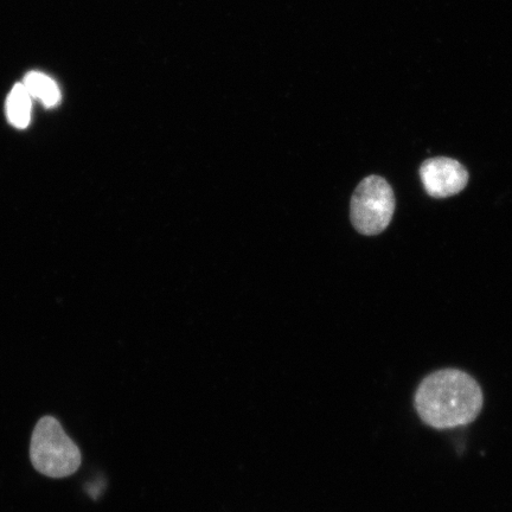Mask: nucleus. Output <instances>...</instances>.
Instances as JSON below:
<instances>
[{"label": "nucleus", "instance_id": "obj_1", "mask_svg": "<svg viewBox=\"0 0 512 512\" xmlns=\"http://www.w3.org/2000/svg\"><path fill=\"white\" fill-rule=\"evenodd\" d=\"M482 388L459 369H443L428 375L414 395V407L424 424L450 430L472 424L482 412Z\"/></svg>", "mask_w": 512, "mask_h": 512}, {"label": "nucleus", "instance_id": "obj_6", "mask_svg": "<svg viewBox=\"0 0 512 512\" xmlns=\"http://www.w3.org/2000/svg\"><path fill=\"white\" fill-rule=\"evenodd\" d=\"M23 85L31 96L40 99L47 107H53L60 102V89L47 75L37 72L29 73Z\"/></svg>", "mask_w": 512, "mask_h": 512}, {"label": "nucleus", "instance_id": "obj_2", "mask_svg": "<svg viewBox=\"0 0 512 512\" xmlns=\"http://www.w3.org/2000/svg\"><path fill=\"white\" fill-rule=\"evenodd\" d=\"M30 459L35 469L49 478L72 476L82 462L79 447L53 416H44L37 422L31 437Z\"/></svg>", "mask_w": 512, "mask_h": 512}, {"label": "nucleus", "instance_id": "obj_5", "mask_svg": "<svg viewBox=\"0 0 512 512\" xmlns=\"http://www.w3.org/2000/svg\"><path fill=\"white\" fill-rule=\"evenodd\" d=\"M6 113L9 121L17 128H25L30 123L31 117V95L23 85H16L12 89L8 102H6Z\"/></svg>", "mask_w": 512, "mask_h": 512}, {"label": "nucleus", "instance_id": "obj_3", "mask_svg": "<svg viewBox=\"0 0 512 512\" xmlns=\"http://www.w3.org/2000/svg\"><path fill=\"white\" fill-rule=\"evenodd\" d=\"M396 201L392 187L380 176L364 178L352 195L351 222L358 233L374 236L392 222Z\"/></svg>", "mask_w": 512, "mask_h": 512}, {"label": "nucleus", "instance_id": "obj_4", "mask_svg": "<svg viewBox=\"0 0 512 512\" xmlns=\"http://www.w3.org/2000/svg\"><path fill=\"white\" fill-rule=\"evenodd\" d=\"M420 178L428 195L446 198L465 189L469 182V172L457 160L437 157L422 163Z\"/></svg>", "mask_w": 512, "mask_h": 512}]
</instances>
